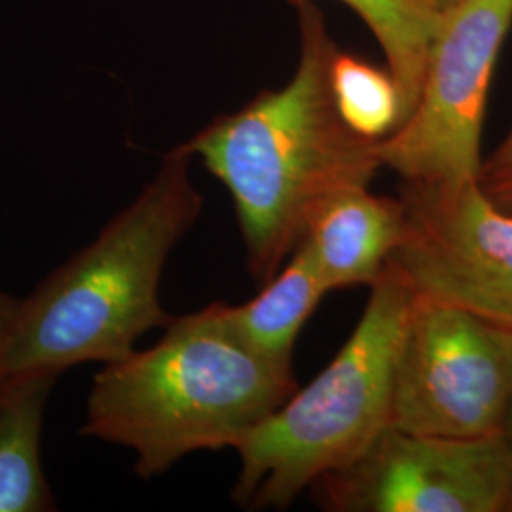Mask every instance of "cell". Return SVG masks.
Instances as JSON below:
<instances>
[{"instance_id":"5bb4252c","label":"cell","mask_w":512,"mask_h":512,"mask_svg":"<svg viewBox=\"0 0 512 512\" xmlns=\"http://www.w3.org/2000/svg\"><path fill=\"white\" fill-rule=\"evenodd\" d=\"M478 183L495 205L512 213V126L494 152L482 160Z\"/></svg>"},{"instance_id":"30bf717a","label":"cell","mask_w":512,"mask_h":512,"mask_svg":"<svg viewBox=\"0 0 512 512\" xmlns=\"http://www.w3.org/2000/svg\"><path fill=\"white\" fill-rule=\"evenodd\" d=\"M59 376L25 372L0 378V512L57 511L42 467V431Z\"/></svg>"},{"instance_id":"52a82bcc","label":"cell","mask_w":512,"mask_h":512,"mask_svg":"<svg viewBox=\"0 0 512 512\" xmlns=\"http://www.w3.org/2000/svg\"><path fill=\"white\" fill-rule=\"evenodd\" d=\"M311 490L332 512H512V446L503 433L459 439L387 427Z\"/></svg>"},{"instance_id":"6da1fadb","label":"cell","mask_w":512,"mask_h":512,"mask_svg":"<svg viewBox=\"0 0 512 512\" xmlns=\"http://www.w3.org/2000/svg\"><path fill=\"white\" fill-rule=\"evenodd\" d=\"M300 59L293 78L258 93L181 143L230 192L251 279L264 285L293 255L315 211L334 194L368 186L380 141L342 120L330 90L338 46L323 12L298 6Z\"/></svg>"},{"instance_id":"e0dca14e","label":"cell","mask_w":512,"mask_h":512,"mask_svg":"<svg viewBox=\"0 0 512 512\" xmlns=\"http://www.w3.org/2000/svg\"><path fill=\"white\" fill-rule=\"evenodd\" d=\"M503 435L507 437L512 446V397L511 403H509V410H507V416H505V423H503Z\"/></svg>"},{"instance_id":"7c38bea8","label":"cell","mask_w":512,"mask_h":512,"mask_svg":"<svg viewBox=\"0 0 512 512\" xmlns=\"http://www.w3.org/2000/svg\"><path fill=\"white\" fill-rule=\"evenodd\" d=\"M296 8L313 0H289ZM378 40L403 99V124L418 103L440 19L414 0H340ZM401 124V126H403Z\"/></svg>"},{"instance_id":"ba28073f","label":"cell","mask_w":512,"mask_h":512,"mask_svg":"<svg viewBox=\"0 0 512 512\" xmlns=\"http://www.w3.org/2000/svg\"><path fill=\"white\" fill-rule=\"evenodd\" d=\"M404 232L387 260L414 293L512 325V213L478 181L404 183Z\"/></svg>"},{"instance_id":"7a4b0ae2","label":"cell","mask_w":512,"mask_h":512,"mask_svg":"<svg viewBox=\"0 0 512 512\" xmlns=\"http://www.w3.org/2000/svg\"><path fill=\"white\" fill-rule=\"evenodd\" d=\"M192 160L183 145L171 148L92 243L19 298L0 340V378L110 365L131 355L143 334L165 329L171 315L160 302L162 275L203 209Z\"/></svg>"},{"instance_id":"9c48e42d","label":"cell","mask_w":512,"mask_h":512,"mask_svg":"<svg viewBox=\"0 0 512 512\" xmlns=\"http://www.w3.org/2000/svg\"><path fill=\"white\" fill-rule=\"evenodd\" d=\"M404 205L401 198L376 196L368 186L334 194L311 217L302 241L332 291L374 285L401 243Z\"/></svg>"},{"instance_id":"2e32d148","label":"cell","mask_w":512,"mask_h":512,"mask_svg":"<svg viewBox=\"0 0 512 512\" xmlns=\"http://www.w3.org/2000/svg\"><path fill=\"white\" fill-rule=\"evenodd\" d=\"M416 4H420L421 8L437 14V16H446L448 12L456 10L459 6H463L469 0H414Z\"/></svg>"},{"instance_id":"277c9868","label":"cell","mask_w":512,"mask_h":512,"mask_svg":"<svg viewBox=\"0 0 512 512\" xmlns=\"http://www.w3.org/2000/svg\"><path fill=\"white\" fill-rule=\"evenodd\" d=\"M414 298L410 283L387 262L336 357L234 448L236 505L287 509L319 478L361 458L391 427L395 365Z\"/></svg>"},{"instance_id":"4fadbf2b","label":"cell","mask_w":512,"mask_h":512,"mask_svg":"<svg viewBox=\"0 0 512 512\" xmlns=\"http://www.w3.org/2000/svg\"><path fill=\"white\" fill-rule=\"evenodd\" d=\"M330 90L342 120L355 133L382 141L401 128L403 99L389 69L338 50L330 63Z\"/></svg>"},{"instance_id":"8992f818","label":"cell","mask_w":512,"mask_h":512,"mask_svg":"<svg viewBox=\"0 0 512 512\" xmlns=\"http://www.w3.org/2000/svg\"><path fill=\"white\" fill-rule=\"evenodd\" d=\"M512 0H469L440 19L418 103L380 141L382 165L404 183L478 181L482 126Z\"/></svg>"},{"instance_id":"5b68a950","label":"cell","mask_w":512,"mask_h":512,"mask_svg":"<svg viewBox=\"0 0 512 512\" xmlns=\"http://www.w3.org/2000/svg\"><path fill=\"white\" fill-rule=\"evenodd\" d=\"M512 397V325L418 296L404 327L391 427L435 437L503 433Z\"/></svg>"},{"instance_id":"9a60e30c","label":"cell","mask_w":512,"mask_h":512,"mask_svg":"<svg viewBox=\"0 0 512 512\" xmlns=\"http://www.w3.org/2000/svg\"><path fill=\"white\" fill-rule=\"evenodd\" d=\"M19 296L6 293L0 289V340L4 336V332L8 329L14 313L18 310Z\"/></svg>"},{"instance_id":"3957f363","label":"cell","mask_w":512,"mask_h":512,"mask_svg":"<svg viewBox=\"0 0 512 512\" xmlns=\"http://www.w3.org/2000/svg\"><path fill=\"white\" fill-rule=\"evenodd\" d=\"M296 389L293 365L241 342L213 302L171 317L154 346L103 366L80 435L133 452L135 475L150 480L190 454L236 448Z\"/></svg>"},{"instance_id":"8fae6325","label":"cell","mask_w":512,"mask_h":512,"mask_svg":"<svg viewBox=\"0 0 512 512\" xmlns=\"http://www.w3.org/2000/svg\"><path fill=\"white\" fill-rule=\"evenodd\" d=\"M325 294H329L325 279L310 245L302 241L253 300L239 306L222 302V313L234 334L253 351L275 363L293 365L298 334Z\"/></svg>"}]
</instances>
